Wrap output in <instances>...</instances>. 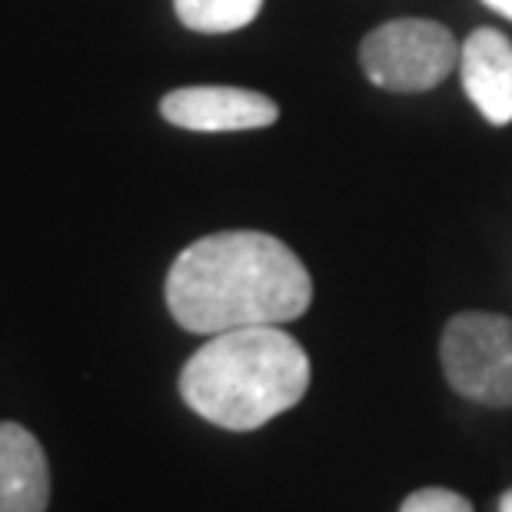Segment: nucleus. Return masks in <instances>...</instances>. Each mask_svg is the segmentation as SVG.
<instances>
[{
	"mask_svg": "<svg viewBox=\"0 0 512 512\" xmlns=\"http://www.w3.org/2000/svg\"><path fill=\"white\" fill-rule=\"evenodd\" d=\"M439 360L449 386L483 406H512V320L459 313L446 323Z\"/></svg>",
	"mask_w": 512,
	"mask_h": 512,
	"instance_id": "20e7f679",
	"label": "nucleus"
},
{
	"mask_svg": "<svg viewBox=\"0 0 512 512\" xmlns=\"http://www.w3.org/2000/svg\"><path fill=\"white\" fill-rule=\"evenodd\" d=\"M310 389V356L280 326L210 336L180 373V396L207 423L250 433L293 409Z\"/></svg>",
	"mask_w": 512,
	"mask_h": 512,
	"instance_id": "f03ea898",
	"label": "nucleus"
},
{
	"mask_svg": "<svg viewBox=\"0 0 512 512\" xmlns=\"http://www.w3.org/2000/svg\"><path fill=\"white\" fill-rule=\"evenodd\" d=\"M486 7H493L496 14H503V17H509L512 20V0H483Z\"/></svg>",
	"mask_w": 512,
	"mask_h": 512,
	"instance_id": "9d476101",
	"label": "nucleus"
},
{
	"mask_svg": "<svg viewBox=\"0 0 512 512\" xmlns=\"http://www.w3.org/2000/svg\"><path fill=\"white\" fill-rule=\"evenodd\" d=\"M313 303V280L270 233L227 230L190 243L167 273V306L187 333L280 326Z\"/></svg>",
	"mask_w": 512,
	"mask_h": 512,
	"instance_id": "f257e3e1",
	"label": "nucleus"
},
{
	"mask_svg": "<svg viewBox=\"0 0 512 512\" xmlns=\"http://www.w3.org/2000/svg\"><path fill=\"white\" fill-rule=\"evenodd\" d=\"M399 512H473V503H469L466 496L453 493V489L426 486V489H416L413 496H406Z\"/></svg>",
	"mask_w": 512,
	"mask_h": 512,
	"instance_id": "1a4fd4ad",
	"label": "nucleus"
},
{
	"mask_svg": "<svg viewBox=\"0 0 512 512\" xmlns=\"http://www.w3.org/2000/svg\"><path fill=\"white\" fill-rule=\"evenodd\" d=\"M50 503V466L30 429L0 423V512H44Z\"/></svg>",
	"mask_w": 512,
	"mask_h": 512,
	"instance_id": "0eeeda50",
	"label": "nucleus"
},
{
	"mask_svg": "<svg viewBox=\"0 0 512 512\" xmlns=\"http://www.w3.org/2000/svg\"><path fill=\"white\" fill-rule=\"evenodd\" d=\"M463 90L493 127L512 124V44L493 27L473 30L459 47Z\"/></svg>",
	"mask_w": 512,
	"mask_h": 512,
	"instance_id": "423d86ee",
	"label": "nucleus"
},
{
	"mask_svg": "<svg viewBox=\"0 0 512 512\" xmlns=\"http://www.w3.org/2000/svg\"><path fill=\"white\" fill-rule=\"evenodd\" d=\"M160 114L193 133H233L276 124L280 107L243 87H183L160 100Z\"/></svg>",
	"mask_w": 512,
	"mask_h": 512,
	"instance_id": "39448f33",
	"label": "nucleus"
},
{
	"mask_svg": "<svg viewBox=\"0 0 512 512\" xmlns=\"http://www.w3.org/2000/svg\"><path fill=\"white\" fill-rule=\"evenodd\" d=\"M499 512H512V489H506L503 499H499Z\"/></svg>",
	"mask_w": 512,
	"mask_h": 512,
	"instance_id": "9b49d317",
	"label": "nucleus"
},
{
	"mask_svg": "<svg viewBox=\"0 0 512 512\" xmlns=\"http://www.w3.org/2000/svg\"><path fill=\"white\" fill-rule=\"evenodd\" d=\"M183 27L197 34H230L256 20L263 0H173Z\"/></svg>",
	"mask_w": 512,
	"mask_h": 512,
	"instance_id": "6e6552de",
	"label": "nucleus"
},
{
	"mask_svg": "<svg viewBox=\"0 0 512 512\" xmlns=\"http://www.w3.org/2000/svg\"><path fill=\"white\" fill-rule=\"evenodd\" d=\"M360 64L376 87L393 94H423L456 70L459 44L436 20L403 17L366 34L360 44Z\"/></svg>",
	"mask_w": 512,
	"mask_h": 512,
	"instance_id": "7ed1b4c3",
	"label": "nucleus"
}]
</instances>
